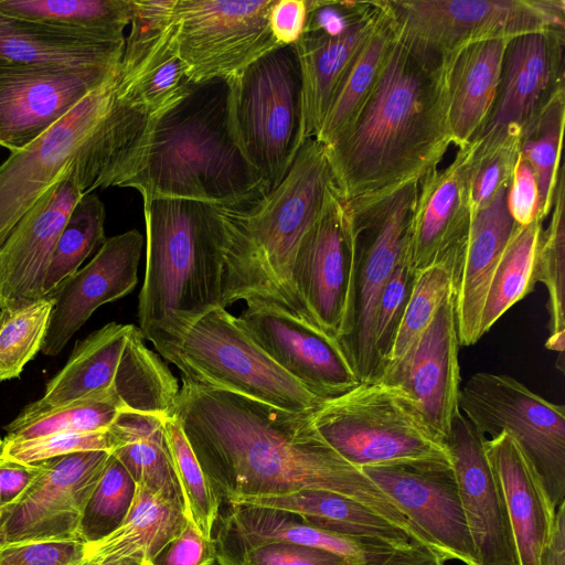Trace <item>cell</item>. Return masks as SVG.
Returning a JSON list of instances; mask_svg holds the SVG:
<instances>
[{
    "label": "cell",
    "mask_w": 565,
    "mask_h": 565,
    "mask_svg": "<svg viewBox=\"0 0 565 565\" xmlns=\"http://www.w3.org/2000/svg\"><path fill=\"white\" fill-rule=\"evenodd\" d=\"M291 413L182 377L173 416L221 503L320 490L349 498L402 530L430 557L437 547L364 472Z\"/></svg>",
    "instance_id": "obj_1"
},
{
    "label": "cell",
    "mask_w": 565,
    "mask_h": 565,
    "mask_svg": "<svg viewBox=\"0 0 565 565\" xmlns=\"http://www.w3.org/2000/svg\"><path fill=\"white\" fill-rule=\"evenodd\" d=\"M445 71L446 58L394 29L370 95L352 122L324 145L343 200L392 191L437 169L451 145Z\"/></svg>",
    "instance_id": "obj_2"
},
{
    "label": "cell",
    "mask_w": 565,
    "mask_h": 565,
    "mask_svg": "<svg viewBox=\"0 0 565 565\" xmlns=\"http://www.w3.org/2000/svg\"><path fill=\"white\" fill-rule=\"evenodd\" d=\"M120 188L143 199L199 201L242 210L267 194L258 173L237 148L227 122V83L192 85L150 119L141 147Z\"/></svg>",
    "instance_id": "obj_3"
},
{
    "label": "cell",
    "mask_w": 565,
    "mask_h": 565,
    "mask_svg": "<svg viewBox=\"0 0 565 565\" xmlns=\"http://www.w3.org/2000/svg\"><path fill=\"white\" fill-rule=\"evenodd\" d=\"M333 183L324 145L309 138L287 175L268 194L242 210L220 207L224 308L241 300L268 303L310 321L294 291L291 270Z\"/></svg>",
    "instance_id": "obj_4"
},
{
    "label": "cell",
    "mask_w": 565,
    "mask_h": 565,
    "mask_svg": "<svg viewBox=\"0 0 565 565\" xmlns=\"http://www.w3.org/2000/svg\"><path fill=\"white\" fill-rule=\"evenodd\" d=\"M142 201L146 267L138 322L148 339L222 306L224 227L220 207L212 204L168 198Z\"/></svg>",
    "instance_id": "obj_5"
},
{
    "label": "cell",
    "mask_w": 565,
    "mask_h": 565,
    "mask_svg": "<svg viewBox=\"0 0 565 565\" xmlns=\"http://www.w3.org/2000/svg\"><path fill=\"white\" fill-rule=\"evenodd\" d=\"M139 327L109 322L73 349L66 364L7 426L87 399L114 402L120 411L173 414L180 385L159 354L146 345Z\"/></svg>",
    "instance_id": "obj_6"
},
{
    "label": "cell",
    "mask_w": 565,
    "mask_h": 565,
    "mask_svg": "<svg viewBox=\"0 0 565 565\" xmlns=\"http://www.w3.org/2000/svg\"><path fill=\"white\" fill-rule=\"evenodd\" d=\"M326 443L358 468L403 467L451 471L447 441L429 425L402 386L377 380L361 383L312 412Z\"/></svg>",
    "instance_id": "obj_7"
},
{
    "label": "cell",
    "mask_w": 565,
    "mask_h": 565,
    "mask_svg": "<svg viewBox=\"0 0 565 565\" xmlns=\"http://www.w3.org/2000/svg\"><path fill=\"white\" fill-rule=\"evenodd\" d=\"M147 340L183 379L199 385L291 413L313 412L323 402L276 364L222 306Z\"/></svg>",
    "instance_id": "obj_8"
},
{
    "label": "cell",
    "mask_w": 565,
    "mask_h": 565,
    "mask_svg": "<svg viewBox=\"0 0 565 565\" xmlns=\"http://www.w3.org/2000/svg\"><path fill=\"white\" fill-rule=\"evenodd\" d=\"M226 83L231 135L268 194L287 175L307 140L294 45L267 52Z\"/></svg>",
    "instance_id": "obj_9"
},
{
    "label": "cell",
    "mask_w": 565,
    "mask_h": 565,
    "mask_svg": "<svg viewBox=\"0 0 565 565\" xmlns=\"http://www.w3.org/2000/svg\"><path fill=\"white\" fill-rule=\"evenodd\" d=\"M419 181L392 191L345 201L355 264L350 329L340 343L361 383L381 379L374 344L375 318L382 290L408 246L409 225Z\"/></svg>",
    "instance_id": "obj_10"
},
{
    "label": "cell",
    "mask_w": 565,
    "mask_h": 565,
    "mask_svg": "<svg viewBox=\"0 0 565 565\" xmlns=\"http://www.w3.org/2000/svg\"><path fill=\"white\" fill-rule=\"evenodd\" d=\"M395 31L446 58L479 41L565 30L564 0H385Z\"/></svg>",
    "instance_id": "obj_11"
},
{
    "label": "cell",
    "mask_w": 565,
    "mask_h": 565,
    "mask_svg": "<svg viewBox=\"0 0 565 565\" xmlns=\"http://www.w3.org/2000/svg\"><path fill=\"white\" fill-rule=\"evenodd\" d=\"M460 412L490 437L509 433L544 479L553 505L565 500V406L507 374L478 372L460 387Z\"/></svg>",
    "instance_id": "obj_12"
},
{
    "label": "cell",
    "mask_w": 565,
    "mask_h": 565,
    "mask_svg": "<svg viewBox=\"0 0 565 565\" xmlns=\"http://www.w3.org/2000/svg\"><path fill=\"white\" fill-rule=\"evenodd\" d=\"M273 2L177 0L172 39L189 81H227L280 46L268 24Z\"/></svg>",
    "instance_id": "obj_13"
},
{
    "label": "cell",
    "mask_w": 565,
    "mask_h": 565,
    "mask_svg": "<svg viewBox=\"0 0 565 565\" xmlns=\"http://www.w3.org/2000/svg\"><path fill=\"white\" fill-rule=\"evenodd\" d=\"M355 252L345 200L334 183L297 250L291 282L310 321L341 341L350 329Z\"/></svg>",
    "instance_id": "obj_14"
},
{
    "label": "cell",
    "mask_w": 565,
    "mask_h": 565,
    "mask_svg": "<svg viewBox=\"0 0 565 565\" xmlns=\"http://www.w3.org/2000/svg\"><path fill=\"white\" fill-rule=\"evenodd\" d=\"M116 75L32 143L10 152L0 164V246L20 218L66 173L103 120L111 103Z\"/></svg>",
    "instance_id": "obj_15"
},
{
    "label": "cell",
    "mask_w": 565,
    "mask_h": 565,
    "mask_svg": "<svg viewBox=\"0 0 565 565\" xmlns=\"http://www.w3.org/2000/svg\"><path fill=\"white\" fill-rule=\"evenodd\" d=\"M111 452L78 451L41 462V471L3 516L1 545L79 541V522Z\"/></svg>",
    "instance_id": "obj_16"
},
{
    "label": "cell",
    "mask_w": 565,
    "mask_h": 565,
    "mask_svg": "<svg viewBox=\"0 0 565 565\" xmlns=\"http://www.w3.org/2000/svg\"><path fill=\"white\" fill-rule=\"evenodd\" d=\"M117 71L0 58V146L10 152L29 146Z\"/></svg>",
    "instance_id": "obj_17"
},
{
    "label": "cell",
    "mask_w": 565,
    "mask_h": 565,
    "mask_svg": "<svg viewBox=\"0 0 565 565\" xmlns=\"http://www.w3.org/2000/svg\"><path fill=\"white\" fill-rule=\"evenodd\" d=\"M252 339L286 373L321 399L361 384L340 341L274 305L252 302L237 317Z\"/></svg>",
    "instance_id": "obj_18"
},
{
    "label": "cell",
    "mask_w": 565,
    "mask_h": 565,
    "mask_svg": "<svg viewBox=\"0 0 565 565\" xmlns=\"http://www.w3.org/2000/svg\"><path fill=\"white\" fill-rule=\"evenodd\" d=\"M565 30L526 33L509 41L492 111L471 143L522 136L552 96L565 87Z\"/></svg>",
    "instance_id": "obj_19"
},
{
    "label": "cell",
    "mask_w": 565,
    "mask_h": 565,
    "mask_svg": "<svg viewBox=\"0 0 565 565\" xmlns=\"http://www.w3.org/2000/svg\"><path fill=\"white\" fill-rule=\"evenodd\" d=\"M83 194L73 162L13 227L0 246V309H17L43 298L53 249Z\"/></svg>",
    "instance_id": "obj_20"
},
{
    "label": "cell",
    "mask_w": 565,
    "mask_h": 565,
    "mask_svg": "<svg viewBox=\"0 0 565 565\" xmlns=\"http://www.w3.org/2000/svg\"><path fill=\"white\" fill-rule=\"evenodd\" d=\"M486 436L461 412L447 445L452 476L480 565H516L513 536Z\"/></svg>",
    "instance_id": "obj_21"
},
{
    "label": "cell",
    "mask_w": 565,
    "mask_h": 565,
    "mask_svg": "<svg viewBox=\"0 0 565 565\" xmlns=\"http://www.w3.org/2000/svg\"><path fill=\"white\" fill-rule=\"evenodd\" d=\"M142 246L143 237L137 230L106 238L87 265L46 296L53 299V308L43 354H60L97 308L134 290Z\"/></svg>",
    "instance_id": "obj_22"
},
{
    "label": "cell",
    "mask_w": 565,
    "mask_h": 565,
    "mask_svg": "<svg viewBox=\"0 0 565 565\" xmlns=\"http://www.w3.org/2000/svg\"><path fill=\"white\" fill-rule=\"evenodd\" d=\"M459 335L452 291L412 351L384 371L380 380L405 388L417 402L433 429L447 441L460 413Z\"/></svg>",
    "instance_id": "obj_23"
},
{
    "label": "cell",
    "mask_w": 565,
    "mask_h": 565,
    "mask_svg": "<svg viewBox=\"0 0 565 565\" xmlns=\"http://www.w3.org/2000/svg\"><path fill=\"white\" fill-rule=\"evenodd\" d=\"M437 547L443 562L480 565L452 471L361 468Z\"/></svg>",
    "instance_id": "obj_24"
},
{
    "label": "cell",
    "mask_w": 565,
    "mask_h": 565,
    "mask_svg": "<svg viewBox=\"0 0 565 565\" xmlns=\"http://www.w3.org/2000/svg\"><path fill=\"white\" fill-rule=\"evenodd\" d=\"M475 146L458 149L445 169L428 172L420 181L409 225V252L419 271L455 259L463 247L472 220L469 173Z\"/></svg>",
    "instance_id": "obj_25"
},
{
    "label": "cell",
    "mask_w": 565,
    "mask_h": 565,
    "mask_svg": "<svg viewBox=\"0 0 565 565\" xmlns=\"http://www.w3.org/2000/svg\"><path fill=\"white\" fill-rule=\"evenodd\" d=\"M212 540L215 548H249L271 543L298 544L365 565H390L417 557L315 527L290 512L248 504L226 503L224 512L218 513Z\"/></svg>",
    "instance_id": "obj_26"
},
{
    "label": "cell",
    "mask_w": 565,
    "mask_h": 565,
    "mask_svg": "<svg viewBox=\"0 0 565 565\" xmlns=\"http://www.w3.org/2000/svg\"><path fill=\"white\" fill-rule=\"evenodd\" d=\"M510 183L475 214L467 241L454 259L452 295L460 345H472L482 338L481 318L489 286L519 226L508 209Z\"/></svg>",
    "instance_id": "obj_27"
},
{
    "label": "cell",
    "mask_w": 565,
    "mask_h": 565,
    "mask_svg": "<svg viewBox=\"0 0 565 565\" xmlns=\"http://www.w3.org/2000/svg\"><path fill=\"white\" fill-rule=\"evenodd\" d=\"M486 452L504 500L516 565H539L556 515L544 479L507 431L487 438Z\"/></svg>",
    "instance_id": "obj_28"
},
{
    "label": "cell",
    "mask_w": 565,
    "mask_h": 565,
    "mask_svg": "<svg viewBox=\"0 0 565 565\" xmlns=\"http://www.w3.org/2000/svg\"><path fill=\"white\" fill-rule=\"evenodd\" d=\"M510 40L473 42L446 57L447 122L451 143L458 149L469 146L490 117Z\"/></svg>",
    "instance_id": "obj_29"
},
{
    "label": "cell",
    "mask_w": 565,
    "mask_h": 565,
    "mask_svg": "<svg viewBox=\"0 0 565 565\" xmlns=\"http://www.w3.org/2000/svg\"><path fill=\"white\" fill-rule=\"evenodd\" d=\"M382 9V0L366 1L361 12L341 32H303L294 44L301 72L307 139L315 138L319 132L340 81L374 29Z\"/></svg>",
    "instance_id": "obj_30"
},
{
    "label": "cell",
    "mask_w": 565,
    "mask_h": 565,
    "mask_svg": "<svg viewBox=\"0 0 565 565\" xmlns=\"http://www.w3.org/2000/svg\"><path fill=\"white\" fill-rule=\"evenodd\" d=\"M227 504H248L290 512L315 527L434 562L390 521L369 508L332 492L305 490L284 495L245 498Z\"/></svg>",
    "instance_id": "obj_31"
},
{
    "label": "cell",
    "mask_w": 565,
    "mask_h": 565,
    "mask_svg": "<svg viewBox=\"0 0 565 565\" xmlns=\"http://www.w3.org/2000/svg\"><path fill=\"white\" fill-rule=\"evenodd\" d=\"M125 41H105L89 33L0 13V58L68 68H115Z\"/></svg>",
    "instance_id": "obj_32"
},
{
    "label": "cell",
    "mask_w": 565,
    "mask_h": 565,
    "mask_svg": "<svg viewBox=\"0 0 565 565\" xmlns=\"http://www.w3.org/2000/svg\"><path fill=\"white\" fill-rule=\"evenodd\" d=\"M163 418L121 411L108 428L114 439L113 455L137 484L181 509L184 499L162 430Z\"/></svg>",
    "instance_id": "obj_33"
},
{
    "label": "cell",
    "mask_w": 565,
    "mask_h": 565,
    "mask_svg": "<svg viewBox=\"0 0 565 565\" xmlns=\"http://www.w3.org/2000/svg\"><path fill=\"white\" fill-rule=\"evenodd\" d=\"M137 484V483H136ZM188 523L183 510L137 484L122 523L104 539L85 545L84 559L106 562L143 554L148 562Z\"/></svg>",
    "instance_id": "obj_34"
},
{
    "label": "cell",
    "mask_w": 565,
    "mask_h": 565,
    "mask_svg": "<svg viewBox=\"0 0 565 565\" xmlns=\"http://www.w3.org/2000/svg\"><path fill=\"white\" fill-rule=\"evenodd\" d=\"M382 13L374 29L363 42L340 81L315 137L323 145L332 142L352 122L381 72L394 36L393 23L382 0Z\"/></svg>",
    "instance_id": "obj_35"
},
{
    "label": "cell",
    "mask_w": 565,
    "mask_h": 565,
    "mask_svg": "<svg viewBox=\"0 0 565 565\" xmlns=\"http://www.w3.org/2000/svg\"><path fill=\"white\" fill-rule=\"evenodd\" d=\"M0 13L81 31L105 41H125L130 0H0Z\"/></svg>",
    "instance_id": "obj_36"
},
{
    "label": "cell",
    "mask_w": 565,
    "mask_h": 565,
    "mask_svg": "<svg viewBox=\"0 0 565 565\" xmlns=\"http://www.w3.org/2000/svg\"><path fill=\"white\" fill-rule=\"evenodd\" d=\"M543 221L518 226L510 238L493 274L481 318V334L518 301L532 292L536 280L537 255Z\"/></svg>",
    "instance_id": "obj_37"
},
{
    "label": "cell",
    "mask_w": 565,
    "mask_h": 565,
    "mask_svg": "<svg viewBox=\"0 0 565 565\" xmlns=\"http://www.w3.org/2000/svg\"><path fill=\"white\" fill-rule=\"evenodd\" d=\"M547 228L542 231L536 280L548 292L550 335L545 347L564 353L565 347V171L561 164Z\"/></svg>",
    "instance_id": "obj_38"
},
{
    "label": "cell",
    "mask_w": 565,
    "mask_h": 565,
    "mask_svg": "<svg viewBox=\"0 0 565 565\" xmlns=\"http://www.w3.org/2000/svg\"><path fill=\"white\" fill-rule=\"evenodd\" d=\"M105 206L100 199L84 193L72 210L53 249L42 286L43 298L74 275L83 262L106 241Z\"/></svg>",
    "instance_id": "obj_39"
},
{
    "label": "cell",
    "mask_w": 565,
    "mask_h": 565,
    "mask_svg": "<svg viewBox=\"0 0 565 565\" xmlns=\"http://www.w3.org/2000/svg\"><path fill=\"white\" fill-rule=\"evenodd\" d=\"M565 122V87L557 90L521 136L520 154L531 164L539 189V214H550L561 167Z\"/></svg>",
    "instance_id": "obj_40"
},
{
    "label": "cell",
    "mask_w": 565,
    "mask_h": 565,
    "mask_svg": "<svg viewBox=\"0 0 565 565\" xmlns=\"http://www.w3.org/2000/svg\"><path fill=\"white\" fill-rule=\"evenodd\" d=\"M162 430L184 499L185 515L205 539L212 540L221 501L178 419L174 416L163 418Z\"/></svg>",
    "instance_id": "obj_41"
},
{
    "label": "cell",
    "mask_w": 565,
    "mask_h": 565,
    "mask_svg": "<svg viewBox=\"0 0 565 565\" xmlns=\"http://www.w3.org/2000/svg\"><path fill=\"white\" fill-rule=\"evenodd\" d=\"M53 308L51 297L17 309H0V382L19 377L41 351Z\"/></svg>",
    "instance_id": "obj_42"
},
{
    "label": "cell",
    "mask_w": 565,
    "mask_h": 565,
    "mask_svg": "<svg viewBox=\"0 0 565 565\" xmlns=\"http://www.w3.org/2000/svg\"><path fill=\"white\" fill-rule=\"evenodd\" d=\"M130 473L111 454L83 512L77 536L85 544L113 533L127 516L136 492Z\"/></svg>",
    "instance_id": "obj_43"
},
{
    "label": "cell",
    "mask_w": 565,
    "mask_h": 565,
    "mask_svg": "<svg viewBox=\"0 0 565 565\" xmlns=\"http://www.w3.org/2000/svg\"><path fill=\"white\" fill-rule=\"evenodd\" d=\"M452 264L454 259H448L417 271L414 289L385 370L397 364L412 351L444 298L452 291Z\"/></svg>",
    "instance_id": "obj_44"
},
{
    "label": "cell",
    "mask_w": 565,
    "mask_h": 565,
    "mask_svg": "<svg viewBox=\"0 0 565 565\" xmlns=\"http://www.w3.org/2000/svg\"><path fill=\"white\" fill-rule=\"evenodd\" d=\"M120 408L111 401L87 399L44 414L18 426H6L3 440H28L60 433L107 430Z\"/></svg>",
    "instance_id": "obj_45"
},
{
    "label": "cell",
    "mask_w": 565,
    "mask_h": 565,
    "mask_svg": "<svg viewBox=\"0 0 565 565\" xmlns=\"http://www.w3.org/2000/svg\"><path fill=\"white\" fill-rule=\"evenodd\" d=\"M521 136L505 135L487 145H476L469 173L472 217L512 179L520 153Z\"/></svg>",
    "instance_id": "obj_46"
},
{
    "label": "cell",
    "mask_w": 565,
    "mask_h": 565,
    "mask_svg": "<svg viewBox=\"0 0 565 565\" xmlns=\"http://www.w3.org/2000/svg\"><path fill=\"white\" fill-rule=\"evenodd\" d=\"M416 277L417 270L412 263L408 242L382 290L377 305L374 344L382 374L390 361Z\"/></svg>",
    "instance_id": "obj_47"
},
{
    "label": "cell",
    "mask_w": 565,
    "mask_h": 565,
    "mask_svg": "<svg viewBox=\"0 0 565 565\" xmlns=\"http://www.w3.org/2000/svg\"><path fill=\"white\" fill-rule=\"evenodd\" d=\"M114 439L109 430L60 433L28 440L0 438V463L39 465L55 457L92 450L113 452Z\"/></svg>",
    "instance_id": "obj_48"
},
{
    "label": "cell",
    "mask_w": 565,
    "mask_h": 565,
    "mask_svg": "<svg viewBox=\"0 0 565 565\" xmlns=\"http://www.w3.org/2000/svg\"><path fill=\"white\" fill-rule=\"evenodd\" d=\"M215 555L220 565H365L320 548L289 543L215 548Z\"/></svg>",
    "instance_id": "obj_49"
},
{
    "label": "cell",
    "mask_w": 565,
    "mask_h": 565,
    "mask_svg": "<svg viewBox=\"0 0 565 565\" xmlns=\"http://www.w3.org/2000/svg\"><path fill=\"white\" fill-rule=\"evenodd\" d=\"M81 541H42L0 545V565H81Z\"/></svg>",
    "instance_id": "obj_50"
},
{
    "label": "cell",
    "mask_w": 565,
    "mask_h": 565,
    "mask_svg": "<svg viewBox=\"0 0 565 565\" xmlns=\"http://www.w3.org/2000/svg\"><path fill=\"white\" fill-rule=\"evenodd\" d=\"M215 561L213 540L205 539L188 520L183 531L169 541L148 565H213Z\"/></svg>",
    "instance_id": "obj_51"
},
{
    "label": "cell",
    "mask_w": 565,
    "mask_h": 565,
    "mask_svg": "<svg viewBox=\"0 0 565 565\" xmlns=\"http://www.w3.org/2000/svg\"><path fill=\"white\" fill-rule=\"evenodd\" d=\"M508 209L519 226L530 224L539 214V189L533 169L519 153L508 191Z\"/></svg>",
    "instance_id": "obj_52"
},
{
    "label": "cell",
    "mask_w": 565,
    "mask_h": 565,
    "mask_svg": "<svg viewBox=\"0 0 565 565\" xmlns=\"http://www.w3.org/2000/svg\"><path fill=\"white\" fill-rule=\"evenodd\" d=\"M306 0H274L268 24L280 45H294L301 38L307 20Z\"/></svg>",
    "instance_id": "obj_53"
},
{
    "label": "cell",
    "mask_w": 565,
    "mask_h": 565,
    "mask_svg": "<svg viewBox=\"0 0 565 565\" xmlns=\"http://www.w3.org/2000/svg\"><path fill=\"white\" fill-rule=\"evenodd\" d=\"M41 471L39 465L0 463V510L12 505Z\"/></svg>",
    "instance_id": "obj_54"
},
{
    "label": "cell",
    "mask_w": 565,
    "mask_h": 565,
    "mask_svg": "<svg viewBox=\"0 0 565 565\" xmlns=\"http://www.w3.org/2000/svg\"><path fill=\"white\" fill-rule=\"evenodd\" d=\"M539 565H565V500L556 507L555 522Z\"/></svg>",
    "instance_id": "obj_55"
},
{
    "label": "cell",
    "mask_w": 565,
    "mask_h": 565,
    "mask_svg": "<svg viewBox=\"0 0 565 565\" xmlns=\"http://www.w3.org/2000/svg\"><path fill=\"white\" fill-rule=\"evenodd\" d=\"M148 559L143 554H137L128 557H122L106 562H93L83 559L81 565H148Z\"/></svg>",
    "instance_id": "obj_56"
},
{
    "label": "cell",
    "mask_w": 565,
    "mask_h": 565,
    "mask_svg": "<svg viewBox=\"0 0 565 565\" xmlns=\"http://www.w3.org/2000/svg\"><path fill=\"white\" fill-rule=\"evenodd\" d=\"M2 525H3V516H2V511L0 510V545H1Z\"/></svg>",
    "instance_id": "obj_57"
},
{
    "label": "cell",
    "mask_w": 565,
    "mask_h": 565,
    "mask_svg": "<svg viewBox=\"0 0 565 565\" xmlns=\"http://www.w3.org/2000/svg\"><path fill=\"white\" fill-rule=\"evenodd\" d=\"M433 565H445V563H444V562H441V561L435 559V561L433 562Z\"/></svg>",
    "instance_id": "obj_58"
},
{
    "label": "cell",
    "mask_w": 565,
    "mask_h": 565,
    "mask_svg": "<svg viewBox=\"0 0 565 565\" xmlns=\"http://www.w3.org/2000/svg\"><path fill=\"white\" fill-rule=\"evenodd\" d=\"M390 565H415V564L401 562V563H394V564H390Z\"/></svg>",
    "instance_id": "obj_59"
}]
</instances>
